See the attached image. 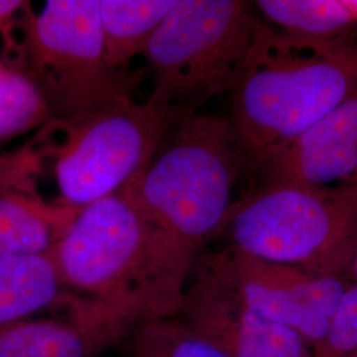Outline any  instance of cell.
<instances>
[{
  "label": "cell",
  "mask_w": 357,
  "mask_h": 357,
  "mask_svg": "<svg viewBox=\"0 0 357 357\" xmlns=\"http://www.w3.org/2000/svg\"><path fill=\"white\" fill-rule=\"evenodd\" d=\"M51 253L69 293L135 327L178 317L199 258L142 206L130 184L82 208Z\"/></svg>",
  "instance_id": "6da1fadb"
},
{
  "label": "cell",
  "mask_w": 357,
  "mask_h": 357,
  "mask_svg": "<svg viewBox=\"0 0 357 357\" xmlns=\"http://www.w3.org/2000/svg\"><path fill=\"white\" fill-rule=\"evenodd\" d=\"M356 89L357 43L293 38L271 26L230 93L225 114L243 156V176Z\"/></svg>",
  "instance_id": "7a4b0ae2"
},
{
  "label": "cell",
  "mask_w": 357,
  "mask_h": 357,
  "mask_svg": "<svg viewBox=\"0 0 357 357\" xmlns=\"http://www.w3.org/2000/svg\"><path fill=\"white\" fill-rule=\"evenodd\" d=\"M178 125L147 98L112 103L75 123L50 121L38 128V150H24L0 171L16 184L32 174H47L53 204L82 209L122 190L151 160Z\"/></svg>",
  "instance_id": "3957f363"
},
{
  "label": "cell",
  "mask_w": 357,
  "mask_h": 357,
  "mask_svg": "<svg viewBox=\"0 0 357 357\" xmlns=\"http://www.w3.org/2000/svg\"><path fill=\"white\" fill-rule=\"evenodd\" d=\"M253 3L176 0L143 53L149 98L180 122L243 79L271 29Z\"/></svg>",
  "instance_id": "277c9868"
},
{
  "label": "cell",
  "mask_w": 357,
  "mask_h": 357,
  "mask_svg": "<svg viewBox=\"0 0 357 357\" xmlns=\"http://www.w3.org/2000/svg\"><path fill=\"white\" fill-rule=\"evenodd\" d=\"M243 176V156L225 114L180 121L128 184L142 206L200 257L216 240Z\"/></svg>",
  "instance_id": "5b68a950"
},
{
  "label": "cell",
  "mask_w": 357,
  "mask_h": 357,
  "mask_svg": "<svg viewBox=\"0 0 357 357\" xmlns=\"http://www.w3.org/2000/svg\"><path fill=\"white\" fill-rule=\"evenodd\" d=\"M217 238L266 262L344 278L357 243V183L250 187L236 197Z\"/></svg>",
  "instance_id": "8992f818"
},
{
  "label": "cell",
  "mask_w": 357,
  "mask_h": 357,
  "mask_svg": "<svg viewBox=\"0 0 357 357\" xmlns=\"http://www.w3.org/2000/svg\"><path fill=\"white\" fill-rule=\"evenodd\" d=\"M20 68L60 123L79 122L130 96L131 79L105 60L100 0H48L20 16Z\"/></svg>",
  "instance_id": "52a82bcc"
},
{
  "label": "cell",
  "mask_w": 357,
  "mask_h": 357,
  "mask_svg": "<svg viewBox=\"0 0 357 357\" xmlns=\"http://www.w3.org/2000/svg\"><path fill=\"white\" fill-rule=\"evenodd\" d=\"M208 255L245 303L296 332L312 348L327 331L349 283L343 277L266 262L229 246Z\"/></svg>",
  "instance_id": "ba28073f"
},
{
  "label": "cell",
  "mask_w": 357,
  "mask_h": 357,
  "mask_svg": "<svg viewBox=\"0 0 357 357\" xmlns=\"http://www.w3.org/2000/svg\"><path fill=\"white\" fill-rule=\"evenodd\" d=\"M178 318L229 357H314L301 335L245 303L208 253L196 261Z\"/></svg>",
  "instance_id": "9c48e42d"
},
{
  "label": "cell",
  "mask_w": 357,
  "mask_h": 357,
  "mask_svg": "<svg viewBox=\"0 0 357 357\" xmlns=\"http://www.w3.org/2000/svg\"><path fill=\"white\" fill-rule=\"evenodd\" d=\"M245 178L250 187L332 188L357 183V89L299 137L268 153Z\"/></svg>",
  "instance_id": "30bf717a"
},
{
  "label": "cell",
  "mask_w": 357,
  "mask_h": 357,
  "mask_svg": "<svg viewBox=\"0 0 357 357\" xmlns=\"http://www.w3.org/2000/svg\"><path fill=\"white\" fill-rule=\"evenodd\" d=\"M134 328L114 312L72 294L52 311L0 327V357H100Z\"/></svg>",
  "instance_id": "8fae6325"
},
{
  "label": "cell",
  "mask_w": 357,
  "mask_h": 357,
  "mask_svg": "<svg viewBox=\"0 0 357 357\" xmlns=\"http://www.w3.org/2000/svg\"><path fill=\"white\" fill-rule=\"evenodd\" d=\"M79 211L0 181V258L51 253Z\"/></svg>",
  "instance_id": "7c38bea8"
},
{
  "label": "cell",
  "mask_w": 357,
  "mask_h": 357,
  "mask_svg": "<svg viewBox=\"0 0 357 357\" xmlns=\"http://www.w3.org/2000/svg\"><path fill=\"white\" fill-rule=\"evenodd\" d=\"M70 295L52 253L0 258V327L52 311Z\"/></svg>",
  "instance_id": "4fadbf2b"
},
{
  "label": "cell",
  "mask_w": 357,
  "mask_h": 357,
  "mask_svg": "<svg viewBox=\"0 0 357 357\" xmlns=\"http://www.w3.org/2000/svg\"><path fill=\"white\" fill-rule=\"evenodd\" d=\"M175 4L176 0H100L103 53L113 72L126 75Z\"/></svg>",
  "instance_id": "5bb4252c"
},
{
  "label": "cell",
  "mask_w": 357,
  "mask_h": 357,
  "mask_svg": "<svg viewBox=\"0 0 357 357\" xmlns=\"http://www.w3.org/2000/svg\"><path fill=\"white\" fill-rule=\"evenodd\" d=\"M253 6L268 24L293 38L343 40L357 26V1L258 0Z\"/></svg>",
  "instance_id": "9a60e30c"
},
{
  "label": "cell",
  "mask_w": 357,
  "mask_h": 357,
  "mask_svg": "<svg viewBox=\"0 0 357 357\" xmlns=\"http://www.w3.org/2000/svg\"><path fill=\"white\" fill-rule=\"evenodd\" d=\"M51 121L36 85L26 72L8 65L0 78V146Z\"/></svg>",
  "instance_id": "2e32d148"
},
{
  "label": "cell",
  "mask_w": 357,
  "mask_h": 357,
  "mask_svg": "<svg viewBox=\"0 0 357 357\" xmlns=\"http://www.w3.org/2000/svg\"><path fill=\"white\" fill-rule=\"evenodd\" d=\"M128 337L131 357H229L178 317L139 324Z\"/></svg>",
  "instance_id": "e0dca14e"
},
{
  "label": "cell",
  "mask_w": 357,
  "mask_h": 357,
  "mask_svg": "<svg viewBox=\"0 0 357 357\" xmlns=\"http://www.w3.org/2000/svg\"><path fill=\"white\" fill-rule=\"evenodd\" d=\"M314 357H357V282H349Z\"/></svg>",
  "instance_id": "ac0fdd59"
},
{
  "label": "cell",
  "mask_w": 357,
  "mask_h": 357,
  "mask_svg": "<svg viewBox=\"0 0 357 357\" xmlns=\"http://www.w3.org/2000/svg\"><path fill=\"white\" fill-rule=\"evenodd\" d=\"M26 4L28 1L20 0H0V32L6 36L7 43H11L10 28L13 24H19Z\"/></svg>",
  "instance_id": "d6986e66"
},
{
  "label": "cell",
  "mask_w": 357,
  "mask_h": 357,
  "mask_svg": "<svg viewBox=\"0 0 357 357\" xmlns=\"http://www.w3.org/2000/svg\"><path fill=\"white\" fill-rule=\"evenodd\" d=\"M344 280L348 282H357V243L355 246V250L352 253V257L349 259L348 268L345 270Z\"/></svg>",
  "instance_id": "ffe728a7"
},
{
  "label": "cell",
  "mask_w": 357,
  "mask_h": 357,
  "mask_svg": "<svg viewBox=\"0 0 357 357\" xmlns=\"http://www.w3.org/2000/svg\"><path fill=\"white\" fill-rule=\"evenodd\" d=\"M8 65L7 63H4V61H0V78H1V76L4 75V72L7 70V68H8Z\"/></svg>",
  "instance_id": "44dd1931"
}]
</instances>
